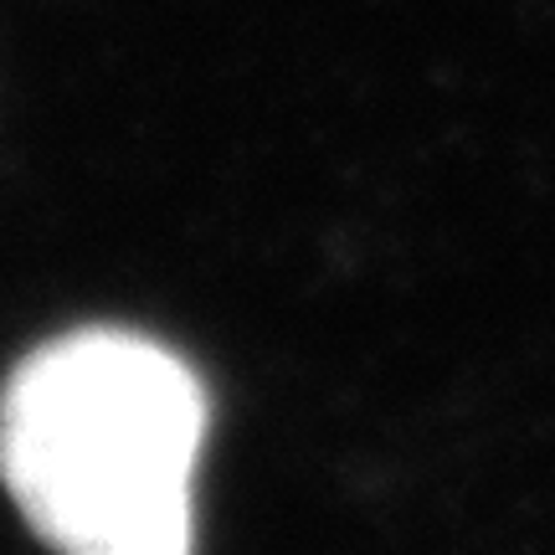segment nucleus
I'll use <instances>...</instances> for the list:
<instances>
[{
    "instance_id": "obj_1",
    "label": "nucleus",
    "mask_w": 555,
    "mask_h": 555,
    "mask_svg": "<svg viewBox=\"0 0 555 555\" xmlns=\"http://www.w3.org/2000/svg\"><path fill=\"white\" fill-rule=\"evenodd\" d=\"M206 437L196 371L134 330L47 339L0 386V483L73 555H180Z\"/></svg>"
}]
</instances>
